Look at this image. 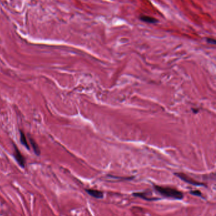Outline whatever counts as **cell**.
I'll list each match as a JSON object with an SVG mask.
<instances>
[{
  "label": "cell",
  "instance_id": "obj_4",
  "mask_svg": "<svg viewBox=\"0 0 216 216\" xmlns=\"http://www.w3.org/2000/svg\"><path fill=\"white\" fill-rule=\"evenodd\" d=\"M86 192L88 193L90 195H91L93 197L95 198H103V193L101 191L96 190H92V189H88L86 190Z\"/></svg>",
  "mask_w": 216,
  "mask_h": 216
},
{
  "label": "cell",
  "instance_id": "obj_1",
  "mask_svg": "<svg viewBox=\"0 0 216 216\" xmlns=\"http://www.w3.org/2000/svg\"><path fill=\"white\" fill-rule=\"evenodd\" d=\"M154 189L158 194L166 198L175 200H182L183 198V193L174 188L155 185Z\"/></svg>",
  "mask_w": 216,
  "mask_h": 216
},
{
  "label": "cell",
  "instance_id": "obj_10",
  "mask_svg": "<svg viewBox=\"0 0 216 216\" xmlns=\"http://www.w3.org/2000/svg\"><path fill=\"white\" fill-rule=\"evenodd\" d=\"M207 40V42H208V43H210V44H215V40L214 39H210V38H208Z\"/></svg>",
  "mask_w": 216,
  "mask_h": 216
},
{
  "label": "cell",
  "instance_id": "obj_8",
  "mask_svg": "<svg viewBox=\"0 0 216 216\" xmlns=\"http://www.w3.org/2000/svg\"><path fill=\"white\" fill-rule=\"evenodd\" d=\"M29 140H30V142H31V146H32V148H33L34 151V152L36 153V154L39 155V154H40V150H39V147H38L37 145L36 144V143L35 142V141L32 138H30Z\"/></svg>",
  "mask_w": 216,
  "mask_h": 216
},
{
  "label": "cell",
  "instance_id": "obj_6",
  "mask_svg": "<svg viewBox=\"0 0 216 216\" xmlns=\"http://www.w3.org/2000/svg\"><path fill=\"white\" fill-rule=\"evenodd\" d=\"M140 20H141V21L144 22L148 23V24H155V23L157 22V19L154 18L150 17V16H141Z\"/></svg>",
  "mask_w": 216,
  "mask_h": 216
},
{
  "label": "cell",
  "instance_id": "obj_5",
  "mask_svg": "<svg viewBox=\"0 0 216 216\" xmlns=\"http://www.w3.org/2000/svg\"><path fill=\"white\" fill-rule=\"evenodd\" d=\"M133 195L136 197L141 198L144 199L145 200H148V201H152V200H156L158 199L155 198H151L149 197L148 195H147L145 193H135L133 194Z\"/></svg>",
  "mask_w": 216,
  "mask_h": 216
},
{
  "label": "cell",
  "instance_id": "obj_3",
  "mask_svg": "<svg viewBox=\"0 0 216 216\" xmlns=\"http://www.w3.org/2000/svg\"><path fill=\"white\" fill-rule=\"evenodd\" d=\"M14 156L15 157V160L17 162L18 164H19V166H21L22 168H24L25 165V158L22 156V154L20 153V152L19 150V149H18L17 147H15V148H14Z\"/></svg>",
  "mask_w": 216,
  "mask_h": 216
},
{
  "label": "cell",
  "instance_id": "obj_9",
  "mask_svg": "<svg viewBox=\"0 0 216 216\" xmlns=\"http://www.w3.org/2000/svg\"><path fill=\"white\" fill-rule=\"evenodd\" d=\"M190 194L191 195H194V196H199V197H202V194H201V192L199 190H193L190 192Z\"/></svg>",
  "mask_w": 216,
  "mask_h": 216
},
{
  "label": "cell",
  "instance_id": "obj_7",
  "mask_svg": "<svg viewBox=\"0 0 216 216\" xmlns=\"http://www.w3.org/2000/svg\"><path fill=\"white\" fill-rule=\"evenodd\" d=\"M20 142H21L22 144L24 145L27 149H29V144L27 143V140H26V137H25V135H24V134L23 133L22 131H20Z\"/></svg>",
  "mask_w": 216,
  "mask_h": 216
},
{
  "label": "cell",
  "instance_id": "obj_2",
  "mask_svg": "<svg viewBox=\"0 0 216 216\" xmlns=\"http://www.w3.org/2000/svg\"><path fill=\"white\" fill-rule=\"evenodd\" d=\"M175 175H176L177 177L179 178L181 180H182L183 181H184V182L188 183V184H191V185L196 186H205L204 184H202V183H199V182H196V181H195V180H193V179L191 178L188 177L187 175L184 174L175 173Z\"/></svg>",
  "mask_w": 216,
  "mask_h": 216
}]
</instances>
